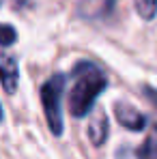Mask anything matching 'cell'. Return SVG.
Returning <instances> with one entry per match:
<instances>
[{
  "label": "cell",
  "instance_id": "1",
  "mask_svg": "<svg viewBox=\"0 0 157 159\" xmlns=\"http://www.w3.org/2000/svg\"><path fill=\"white\" fill-rule=\"evenodd\" d=\"M108 78L90 60H82L71 73V88L67 97V106L73 116H84L95 106V99L104 93Z\"/></svg>",
  "mask_w": 157,
  "mask_h": 159
},
{
  "label": "cell",
  "instance_id": "2",
  "mask_svg": "<svg viewBox=\"0 0 157 159\" xmlns=\"http://www.w3.org/2000/svg\"><path fill=\"white\" fill-rule=\"evenodd\" d=\"M65 84L67 78L62 73L52 75L43 84L41 88V103H43V112L48 118V125L56 135L62 133V112H60V101H62V93H65Z\"/></svg>",
  "mask_w": 157,
  "mask_h": 159
},
{
  "label": "cell",
  "instance_id": "3",
  "mask_svg": "<svg viewBox=\"0 0 157 159\" xmlns=\"http://www.w3.org/2000/svg\"><path fill=\"white\" fill-rule=\"evenodd\" d=\"M118 0H78V13L88 22H105L114 15Z\"/></svg>",
  "mask_w": 157,
  "mask_h": 159
},
{
  "label": "cell",
  "instance_id": "4",
  "mask_svg": "<svg viewBox=\"0 0 157 159\" xmlns=\"http://www.w3.org/2000/svg\"><path fill=\"white\" fill-rule=\"evenodd\" d=\"M0 80L7 93H15L17 88V80H20V71H17V58L7 52H0Z\"/></svg>",
  "mask_w": 157,
  "mask_h": 159
},
{
  "label": "cell",
  "instance_id": "5",
  "mask_svg": "<svg viewBox=\"0 0 157 159\" xmlns=\"http://www.w3.org/2000/svg\"><path fill=\"white\" fill-rule=\"evenodd\" d=\"M114 112H116L118 123L123 127L131 129V131H140V129L146 127V116L140 110H136L133 106H129V103H116V110Z\"/></svg>",
  "mask_w": 157,
  "mask_h": 159
},
{
  "label": "cell",
  "instance_id": "6",
  "mask_svg": "<svg viewBox=\"0 0 157 159\" xmlns=\"http://www.w3.org/2000/svg\"><path fill=\"white\" fill-rule=\"evenodd\" d=\"M88 138L95 146L105 142V138H108V118H105L104 112H95V116L88 125Z\"/></svg>",
  "mask_w": 157,
  "mask_h": 159
},
{
  "label": "cell",
  "instance_id": "7",
  "mask_svg": "<svg viewBox=\"0 0 157 159\" xmlns=\"http://www.w3.org/2000/svg\"><path fill=\"white\" fill-rule=\"evenodd\" d=\"M138 159H157V125L144 140V144L138 148Z\"/></svg>",
  "mask_w": 157,
  "mask_h": 159
},
{
  "label": "cell",
  "instance_id": "8",
  "mask_svg": "<svg viewBox=\"0 0 157 159\" xmlns=\"http://www.w3.org/2000/svg\"><path fill=\"white\" fill-rule=\"evenodd\" d=\"M136 11L140 13L142 20H153L157 13V0H133Z\"/></svg>",
  "mask_w": 157,
  "mask_h": 159
},
{
  "label": "cell",
  "instance_id": "9",
  "mask_svg": "<svg viewBox=\"0 0 157 159\" xmlns=\"http://www.w3.org/2000/svg\"><path fill=\"white\" fill-rule=\"evenodd\" d=\"M15 39H17V32L13 28L0 24V45H11V43H15Z\"/></svg>",
  "mask_w": 157,
  "mask_h": 159
},
{
  "label": "cell",
  "instance_id": "10",
  "mask_svg": "<svg viewBox=\"0 0 157 159\" xmlns=\"http://www.w3.org/2000/svg\"><path fill=\"white\" fill-rule=\"evenodd\" d=\"M146 97L157 106V90H155V88H146Z\"/></svg>",
  "mask_w": 157,
  "mask_h": 159
},
{
  "label": "cell",
  "instance_id": "11",
  "mask_svg": "<svg viewBox=\"0 0 157 159\" xmlns=\"http://www.w3.org/2000/svg\"><path fill=\"white\" fill-rule=\"evenodd\" d=\"M11 2H13V4H15V2H17V4H20V2H22V0H11Z\"/></svg>",
  "mask_w": 157,
  "mask_h": 159
},
{
  "label": "cell",
  "instance_id": "12",
  "mask_svg": "<svg viewBox=\"0 0 157 159\" xmlns=\"http://www.w3.org/2000/svg\"><path fill=\"white\" fill-rule=\"evenodd\" d=\"M0 120H2V107H0Z\"/></svg>",
  "mask_w": 157,
  "mask_h": 159
}]
</instances>
